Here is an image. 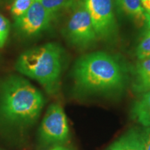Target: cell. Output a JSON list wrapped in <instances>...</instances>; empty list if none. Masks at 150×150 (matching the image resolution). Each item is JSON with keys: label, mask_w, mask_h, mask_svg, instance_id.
<instances>
[{"label": "cell", "mask_w": 150, "mask_h": 150, "mask_svg": "<svg viewBox=\"0 0 150 150\" xmlns=\"http://www.w3.org/2000/svg\"><path fill=\"white\" fill-rule=\"evenodd\" d=\"M75 86L88 94H108L122 91L127 81V71L115 56L103 52L86 54L73 69Z\"/></svg>", "instance_id": "6da1fadb"}, {"label": "cell", "mask_w": 150, "mask_h": 150, "mask_svg": "<svg viewBox=\"0 0 150 150\" xmlns=\"http://www.w3.org/2000/svg\"><path fill=\"white\" fill-rule=\"evenodd\" d=\"M44 104L42 93L25 79L11 76L0 85V112L8 120L33 122Z\"/></svg>", "instance_id": "7a4b0ae2"}, {"label": "cell", "mask_w": 150, "mask_h": 150, "mask_svg": "<svg viewBox=\"0 0 150 150\" xmlns=\"http://www.w3.org/2000/svg\"><path fill=\"white\" fill-rule=\"evenodd\" d=\"M16 69L37 81L50 95L59 89L63 68V50L56 43H47L24 52L18 57Z\"/></svg>", "instance_id": "3957f363"}, {"label": "cell", "mask_w": 150, "mask_h": 150, "mask_svg": "<svg viewBox=\"0 0 150 150\" xmlns=\"http://www.w3.org/2000/svg\"><path fill=\"white\" fill-rule=\"evenodd\" d=\"M65 27V35L71 44L79 49H87L96 43L98 38L84 2L72 8Z\"/></svg>", "instance_id": "277c9868"}, {"label": "cell", "mask_w": 150, "mask_h": 150, "mask_svg": "<svg viewBox=\"0 0 150 150\" xmlns=\"http://www.w3.org/2000/svg\"><path fill=\"white\" fill-rule=\"evenodd\" d=\"M84 4L98 39L109 40L113 38L117 33L113 0H85Z\"/></svg>", "instance_id": "5b68a950"}, {"label": "cell", "mask_w": 150, "mask_h": 150, "mask_svg": "<svg viewBox=\"0 0 150 150\" xmlns=\"http://www.w3.org/2000/svg\"><path fill=\"white\" fill-rule=\"evenodd\" d=\"M40 141L45 145L65 142L70 136L68 122L63 108L58 104L49 106L40 127Z\"/></svg>", "instance_id": "8992f818"}, {"label": "cell", "mask_w": 150, "mask_h": 150, "mask_svg": "<svg viewBox=\"0 0 150 150\" xmlns=\"http://www.w3.org/2000/svg\"><path fill=\"white\" fill-rule=\"evenodd\" d=\"M54 18L38 0H35L25 13L15 19V27L22 35L32 36L48 29Z\"/></svg>", "instance_id": "52a82bcc"}, {"label": "cell", "mask_w": 150, "mask_h": 150, "mask_svg": "<svg viewBox=\"0 0 150 150\" xmlns=\"http://www.w3.org/2000/svg\"><path fill=\"white\" fill-rule=\"evenodd\" d=\"M119 10L134 22L137 27H150V15L142 6L140 0H114Z\"/></svg>", "instance_id": "ba28073f"}, {"label": "cell", "mask_w": 150, "mask_h": 150, "mask_svg": "<svg viewBox=\"0 0 150 150\" xmlns=\"http://www.w3.org/2000/svg\"><path fill=\"white\" fill-rule=\"evenodd\" d=\"M133 89L139 93L150 91V58L141 60L137 63Z\"/></svg>", "instance_id": "9c48e42d"}, {"label": "cell", "mask_w": 150, "mask_h": 150, "mask_svg": "<svg viewBox=\"0 0 150 150\" xmlns=\"http://www.w3.org/2000/svg\"><path fill=\"white\" fill-rule=\"evenodd\" d=\"M132 116L145 127H150V91L144 93L132 109Z\"/></svg>", "instance_id": "30bf717a"}, {"label": "cell", "mask_w": 150, "mask_h": 150, "mask_svg": "<svg viewBox=\"0 0 150 150\" xmlns=\"http://www.w3.org/2000/svg\"><path fill=\"white\" fill-rule=\"evenodd\" d=\"M122 150H144L140 134L130 131L117 140Z\"/></svg>", "instance_id": "8fae6325"}, {"label": "cell", "mask_w": 150, "mask_h": 150, "mask_svg": "<svg viewBox=\"0 0 150 150\" xmlns=\"http://www.w3.org/2000/svg\"><path fill=\"white\" fill-rule=\"evenodd\" d=\"M136 55L139 61L150 58V27L147 29L138 43L136 50Z\"/></svg>", "instance_id": "7c38bea8"}, {"label": "cell", "mask_w": 150, "mask_h": 150, "mask_svg": "<svg viewBox=\"0 0 150 150\" xmlns=\"http://www.w3.org/2000/svg\"><path fill=\"white\" fill-rule=\"evenodd\" d=\"M54 16L63 8H68L69 0H38Z\"/></svg>", "instance_id": "4fadbf2b"}, {"label": "cell", "mask_w": 150, "mask_h": 150, "mask_svg": "<svg viewBox=\"0 0 150 150\" xmlns=\"http://www.w3.org/2000/svg\"><path fill=\"white\" fill-rule=\"evenodd\" d=\"M34 1L35 0H14L11 8V13L13 18H18L25 13Z\"/></svg>", "instance_id": "5bb4252c"}, {"label": "cell", "mask_w": 150, "mask_h": 150, "mask_svg": "<svg viewBox=\"0 0 150 150\" xmlns=\"http://www.w3.org/2000/svg\"><path fill=\"white\" fill-rule=\"evenodd\" d=\"M9 31H10V24L9 21L0 14V48L2 47L8 39Z\"/></svg>", "instance_id": "9a60e30c"}, {"label": "cell", "mask_w": 150, "mask_h": 150, "mask_svg": "<svg viewBox=\"0 0 150 150\" xmlns=\"http://www.w3.org/2000/svg\"><path fill=\"white\" fill-rule=\"evenodd\" d=\"M144 150H150V127H146L140 134Z\"/></svg>", "instance_id": "2e32d148"}, {"label": "cell", "mask_w": 150, "mask_h": 150, "mask_svg": "<svg viewBox=\"0 0 150 150\" xmlns=\"http://www.w3.org/2000/svg\"><path fill=\"white\" fill-rule=\"evenodd\" d=\"M140 2L145 10L150 15V0H140Z\"/></svg>", "instance_id": "e0dca14e"}, {"label": "cell", "mask_w": 150, "mask_h": 150, "mask_svg": "<svg viewBox=\"0 0 150 150\" xmlns=\"http://www.w3.org/2000/svg\"><path fill=\"white\" fill-rule=\"evenodd\" d=\"M85 0H69V6L68 8H73L74 7L79 4L81 3L84 2Z\"/></svg>", "instance_id": "ac0fdd59"}, {"label": "cell", "mask_w": 150, "mask_h": 150, "mask_svg": "<svg viewBox=\"0 0 150 150\" xmlns=\"http://www.w3.org/2000/svg\"><path fill=\"white\" fill-rule=\"evenodd\" d=\"M110 150H122L120 146L119 143H118L117 141H116L115 142H114L112 144L111 147H110Z\"/></svg>", "instance_id": "d6986e66"}, {"label": "cell", "mask_w": 150, "mask_h": 150, "mask_svg": "<svg viewBox=\"0 0 150 150\" xmlns=\"http://www.w3.org/2000/svg\"><path fill=\"white\" fill-rule=\"evenodd\" d=\"M51 150H70V149H67V148L61 147V146H56V147H54L53 149H52Z\"/></svg>", "instance_id": "ffe728a7"}, {"label": "cell", "mask_w": 150, "mask_h": 150, "mask_svg": "<svg viewBox=\"0 0 150 150\" xmlns=\"http://www.w3.org/2000/svg\"><path fill=\"white\" fill-rule=\"evenodd\" d=\"M9 0H0V4L4 3V2H8Z\"/></svg>", "instance_id": "44dd1931"}]
</instances>
